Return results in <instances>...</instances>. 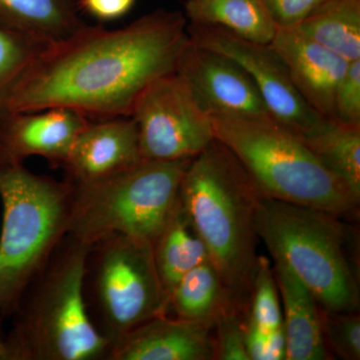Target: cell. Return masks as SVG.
<instances>
[{
  "mask_svg": "<svg viewBox=\"0 0 360 360\" xmlns=\"http://www.w3.org/2000/svg\"><path fill=\"white\" fill-rule=\"evenodd\" d=\"M135 0H82L87 13L104 21L118 20L134 6Z\"/></svg>",
  "mask_w": 360,
  "mask_h": 360,
  "instance_id": "30",
  "label": "cell"
},
{
  "mask_svg": "<svg viewBox=\"0 0 360 360\" xmlns=\"http://www.w3.org/2000/svg\"><path fill=\"white\" fill-rule=\"evenodd\" d=\"M72 184L32 174L22 165L0 168V316L21 296L70 229Z\"/></svg>",
  "mask_w": 360,
  "mask_h": 360,
  "instance_id": "5",
  "label": "cell"
},
{
  "mask_svg": "<svg viewBox=\"0 0 360 360\" xmlns=\"http://www.w3.org/2000/svg\"><path fill=\"white\" fill-rule=\"evenodd\" d=\"M130 117L143 160H191L214 139L210 110L177 71L149 84Z\"/></svg>",
  "mask_w": 360,
  "mask_h": 360,
  "instance_id": "9",
  "label": "cell"
},
{
  "mask_svg": "<svg viewBox=\"0 0 360 360\" xmlns=\"http://www.w3.org/2000/svg\"><path fill=\"white\" fill-rule=\"evenodd\" d=\"M153 257L168 302L175 285L189 270L210 260L207 248L180 200L153 243Z\"/></svg>",
  "mask_w": 360,
  "mask_h": 360,
  "instance_id": "17",
  "label": "cell"
},
{
  "mask_svg": "<svg viewBox=\"0 0 360 360\" xmlns=\"http://www.w3.org/2000/svg\"><path fill=\"white\" fill-rule=\"evenodd\" d=\"M326 0H262L278 27L295 26Z\"/></svg>",
  "mask_w": 360,
  "mask_h": 360,
  "instance_id": "29",
  "label": "cell"
},
{
  "mask_svg": "<svg viewBox=\"0 0 360 360\" xmlns=\"http://www.w3.org/2000/svg\"><path fill=\"white\" fill-rule=\"evenodd\" d=\"M246 321L265 333L283 328L281 296L269 260L258 255Z\"/></svg>",
  "mask_w": 360,
  "mask_h": 360,
  "instance_id": "24",
  "label": "cell"
},
{
  "mask_svg": "<svg viewBox=\"0 0 360 360\" xmlns=\"http://www.w3.org/2000/svg\"><path fill=\"white\" fill-rule=\"evenodd\" d=\"M292 27L349 63L360 59V0H326Z\"/></svg>",
  "mask_w": 360,
  "mask_h": 360,
  "instance_id": "20",
  "label": "cell"
},
{
  "mask_svg": "<svg viewBox=\"0 0 360 360\" xmlns=\"http://www.w3.org/2000/svg\"><path fill=\"white\" fill-rule=\"evenodd\" d=\"M89 123L86 116L68 108L11 113L0 139V168L22 165L30 156L63 165Z\"/></svg>",
  "mask_w": 360,
  "mask_h": 360,
  "instance_id": "12",
  "label": "cell"
},
{
  "mask_svg": "<svg viewBox=\"0 0 360 360\" xmlns=\"http://www.w3.org/2000/svg\"><path fill=\"white\" fill-rule=\"evenodd\" d=\"M108 360H217L213 324L161 315L111 343Z\"/></svg>",
  "mask_w": 360,
  "mask_h": 360,
  "instance_id": "13",
  "label": "cell"
},
{
  "mask_svg": "<svg viewBox=\"0 0 360 360\" xmlns=\"http://www.w3.org/2000/svg\"><path fill=\"white\" fill-rule=\"evenodd\" d=\"M176 71L186 78L208 110L270 115L252 80L238 63L193 44L189 37Z\"/></svg>",
  "mask_w": 360,
  "mask_h": 360,
  "instance_id": "11",
  "label": "cell"
},
{
  "mask_svg": "<svg viewBox=\"0 0 360 360\" xmlns=\"http://www.w3.org/2000/svg\"><path fill=\"white\" fill-rule=\"evenodd\" d=\"M0 25L51 44L77 32L84 23L68 0H0Z\"/></svg>",
  "mask_w": 360,
  "mask_h": 360,
  "instance_id": "19",
  "label": "cell"
},
{
  "mask_svg": "<svg viewBox=\"0 0 360 360\" xmlns=\"http://www.w3.org/2000/svg\"><path fill=\"white\" fill-rule=\"evenodd\" d=\"M187 41V20L180 11L158 9L117 30L84 25L34 58L9 110L61 108L86 117L130 116L149 84L176 71Z\"/></svg>",
  "mask_w": 360,
  "mask_h": 360,
  "instance_id": "1",
  "label": "cell"
},
{
  "mask_svg": "<svg viewBox=\"0 0 360 360\" xmlns=\"http://www.w3.org/2000/svg\"><path fill=\"white\" fill-rule=\"evenodd\" d=\"M187 33L193 44L238 63L252 80L269 115L300 136L309 134L323 120L303 101L283 60L269 44L243 39L217 26L188 21Z\"/></svg>",
  "mask_w": 360,
  "mask_h": 360,
  "instance_id": "10",
  "label": "cell"
},
{
  "mask_svg": "<svg viewBox=\"0 0 360 360\" xmlns=\"http://www.w3.org/2000/svg\"><path fill=\"white\" fill-rule=\"evenodd\" d=\"M269 46L283 60L291 82L307 105L323 117H333L336 87L349 61L292 26L277 28Z\"/></svg>",
  "mask_w": 360,
  "mask_h": 360,
  "instance_id": "15",
  "label": "cell"
},
{
  "mask_svg": "<svg viewBox=\"0 0 360 360\" xmlns=\"http://www.w3.org/2000/svg\"><path fill=\"white\" fill-rule=\"evenodd\" d=\"M0 360H9L8 348H7L6 340L0 338Z\"/></svg>",
  "mask_w": 360,
  "mask_h": 360,
  "instance_id": "31",
  "label": "cell"
},
{
  "mask_svg": "<svg viewBox=\"0 0 360 360\" xmlns=\"http://www.w3.org/2000/svg\"><path fill=\"white\" fill-rule=\"evenodd\" d=\"M338 215L262 196L255 225L274 260L288 265L321 309L356 312L359 281L348 257V231Z\"/></svg>",
  "mask_w": 360,
  "mask_h": 360,
  "instance_id": "6",
  "label": "cell"
},
{
  "mask_svg": "<svg viewBox=\"0 0 360 360\" xmlns=\"http://www.w3.org/2000/svg\"><path fill=\"white\" fill-rule=\"evenodd\" d=\"M262 196L240 161L215 139L191 160L180 186V202L232 304L245 314L258 258L255 217Z\"/></svg>",
  "mask_w": 360,
  "mask_h": 360,
  "instance_id": "2",
  "label": "cell"
},
{
  "mask_svg": "<svg viewBox=\"0 0 360 360\" xmlns=\"http://www.w3.org/2000/svg\"><path fill=\"white\" fill-rule=\"evenodd\" d=\"M333 117L342 122L360 124V59L350 61L335 94Z\"/></svg>",
  "mask_w": 360,
  "mask_h": 360,
  "instance_id": "27",
  "label": "cell"
},
{
  "mask_svg": "<svg viewBox=\"0 0 360 360\" xmlns=\"http://www.w3.org/2000/svg\"><path fill=\"white\" fill-rule=\"evenodd\" d=\"M191 160H142L108 179L72 184L68 233L90 245L116 233L153 243L179 200Z\"/></svg>",
  "mask_w": 360,
  "mask_h": 360,
  "instance_id": "7",
  "label": "cell"
},
{
  "mask_svg": "<svg viewBox=\"0 0 360 360\" xmlns=\"http://www.w3.org/2000/svg\"><path fill=\"white\" fill-rule=\"evenodd\" d=\"M272 270L283 300L286 360L330 359L322 335L321 307L311 291L283 262L274 260Z\"/></svg>",
  "mask_w": 360,
  "mask_h": 360,
  "instance_id": "16",
  "label": "cell"
},
{
  "mask_svg": "<svg viewBox=\"0 0 360 360\" xmlns=\"http://www.w3.org/2000/svg\"><path fill=\"white\" fill-rule=\"evenodd\" d=\"M300 137L322 165L360 198V124L324 117Z\"/></svg>",
  "mask_w": 360,
  "mask_h": 360,
  "instance_id": "21",
  "label": "cell"
},
{
  "mask_svg": "<svg viewBox=\"0 0 360 360\" xmlns=\"http://www.w3.org/2000/svg\"><path fill=\"white\" fill-rule=\"evenodd\" d=\"M90 245L68 233L21 296L6 340L9 360L105 359L110 341L85 304Z\"/></svg>",
  "mask_w": 360,
  "mask_h": 360,
  "instance_id": "3",
  "label": "cell"
},
{
  "mask_svg": "<svg viewBox=\"0 0 360 360\" xmlns=\"http://www.w3.org/2000/svg\"><path fill=\"white\" fill-rule=\"evenodd\" d=\"M187 21L229 30L243 39L269 44L277 32L262 0H186Z\"/></svg>",
  "mask_w": 360,
  "mask_h": 360,
  "instance_id": "18",
  "label": "cell"
},
{
  "mask_svg": "<svg viewBox=\"0 0 360 360\" xmlns=\"http://www.w3.org/2000/svg\"><path fill=\"white\" fill-rule=\"evenodd\" d=\"M49 44L0 25V139L13 113L9 103L16 85L28 66Z\"/></svg>",
  "mask_w": 360,
  "mask_h": 360,
  "instance_id": "23",
  "label": "cell"
},
{
  "mask_svg": "<svg viewBox=\"0 0 360 360\" xmlns=\"http://www.w3.org/2000/svg\"><path fill=\"white\" fill-rule=\"evenodd\" d=\"M139 132L130 116L89 123L75 139L63 165L75 186L112 176L142 161Z\"/></svg>",
  "mask_w": 360,
  "mask_h": 360,
  "instance_id": "14",
  "label": "cell"
},
{
  "mask_svg": "<svg viewBox=\"0 0 360 360\" xmlns=\"http://www.w3.org/2000/svg\"><path fill=\"white\" fill-rule=\"evenodd\" d=\"M322 335L329 352L345 360L360 359V317L356 312L321 309Z\"/></svg>",
  "mask_w": 360,
  "mask_h": 360,
  "instance_id": "25",
  "label": "cell"
},
{
  "mask_svg": "<svg viewBox=\"0 0 360 360\" xmlns=\"http://www.w3.org/2000/svg\"><path fill=\"white\" fill-rule=\"evenodd\" d=\"M245 312L229 307L213 323L217 359L250 360L245 343Z\"/></svg>",
  "mask_w": 360,
  "mask_h": 360,
  "instance_id": "26",
  "label": "cell"
},
{
  "mask_svg": "<svg viewBox=\"0 0 360 360\" xmlns=\"http://www.w3.org/2000/svg\"><path fill=\"white\" fill-rule=\"evenodd\" d=\"M245 343L250 360H286V340L283 328L265 333L246 321Z\"/></svg>",
  "mask_w": 360,
  "mask_h": 360,
  "instance_id": "28",
  "label": "cell"
},
{
  "mask_svg": "<svg viewBox=\"0 0 360 360\" xmlns=\"http://www.w3.org/2000/svg\"><path fill=\"white\" fill-rule=\"evenodd\" d=\"M210 112L214 139L236 156L264 196L340 217L356 212L360 198L271 115Z\"/></svg>",
  "mask_w": 360,
  "mask_h": 360,
  "instance_id": "4",
  "label": "cell"
},
{
  "mask_svg": "<svg viewBox=\"0 0 360 360\" xmlns=\"http://www.w3.org/2000/svg\"><path fill=\"white\" fill-rule=\"evenodd\" d=\"M229 307H236L210 260L184 274L169 296V314L187 321L213 324Z\"/></svg>",
  "mask_w": 360,
  "mask_h": 360,
  "instance_id": "22",
  "label": "cell"
},
{
  "mask_svg": "<svg viewBox=\"0 0 360 360\" xmlns=\"http://www.w3.org/2000/svg\"><path fill=\"white\" fill-rule=\"evenodd\" d=\"M84 293L92 323L110 345L146 321L169 314L153 243L144 239L116 233L92 243Z\"/></svg>",
  "mask_w": 360,
  "mask_h": 360,
  "instance_id": "8",
  "label": "cell"
}]
</instances>
